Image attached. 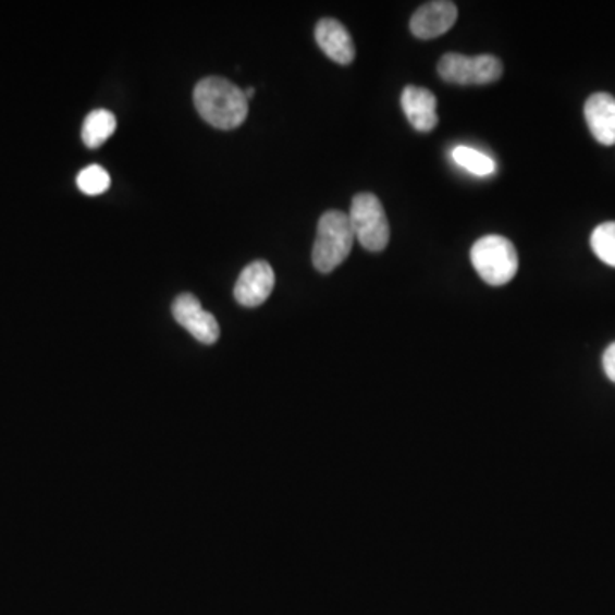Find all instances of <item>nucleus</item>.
I'll return each mask as SVG.
<instances>
[{"instance_id": "obj_1", "label": "nucleus", "mask_w": 615, "mask_h": 615, "mask_svg": "<svg viewBox=\"0 0 615 615\" xmlns=\"http://www.w3.org/2000/svg\"><path fill=\"white\" fill-rule=\"evenodd\" d=\"M194 103L199 115L219 131L239 127L248 115L245 91L224 77H206L195 86Z\"/></svg>"}, {"instance_id": "obj_2", "label": "nucleus", "mask_w": 615, "mask_h": 615, "mask_svg": "<svg viewBox=\"0 0 615 615\" xmlns=\"http://www.w3.org/2000/svg\"><path fill=\"white\" fill-rule=\"evenodd\" d=\"M354 236L349 214L342 211H329L320 218L315 238L313 260L315 269L322 274H329L337 269L353 250Z\"/></svg>"}, {"instance_id": "obj_3", "label": "nucleus", "mask_w": 615, "mask_h": 615, "mask_svg": "<svg viewBox=\"0 0 615 615\" xmlns=\"http://www.w3.org/2000/svg\"><path fill=\"white\" fill-rule=\"evenodd\" d=\"M470 260L477 274L489 286H504L518 272V254L508 238L497 235L484 236L473 243Z\"/></svg>"}, {"instance_id": "obj_4", "label": "nucleus", "mask_w": 615, "mask_h": 615, "mask_svg": "<svg viewBox=\"0 0 615 615\" xmlns=\"http://www.w3.org/2000/svg\"><path fill=\"white\" fill-rule=\"evenodd\" d=\"M350 226L354 236L368 251H383L390 242V224L385 209L373 194H358L350 204Z\"/></svg>"}, {"instance_id": "obj_5", "label": "nucleus", "mask_w": 615, "mask_h": 615, "mask_svg": "<svg viewBox=\"0 0 615 615\" xmlns=\"http://www.w3.org/2000/svg\"><path fill=\"white\" fill-rule=\"evenodd\" d=\"M503 62L494 56H462L446 53L438 62L441 79L458 86H484L496 83L503 76Z\"/></svg>"}, {"instance_id": "obj_6", "label": "nucleus", "mask_w": 615, "mask_h": 615, "mask_svg": "<svg viewBox=\"0 0 615 615\" xmlns=\"http://www.w3.org/2000/svg\"><path fill=\"white\" fill-rule=\"evenodd\" d=\"M171 311H173L176 323L206 346H212L219 341L221 330H219L218 320L214 315L204 310L194 294H180L179 298L173 302Z\"/></svg>"}, {"instance_id": "obj_7", "label": "nucleus", "mask_w": 615, "mask_h": 615, "mask_svg": "<svg viewBox=\"0 0 615 615\" xmlns=\"http://www.w3.org/2000/svg\"><path fill=\"white\" fill-rule=\"evenodd\" d=\"M274 269L266 260H257L246 266L235 286V299L245 308H257L269 299L274 291Z\"/></svg>"}, {"instance_id": "obj_8", "label": "nucleus", "mask_w": 615, "mask_h": 615, "mask_svg": "<svg viewBox=\"0 0 615 615\" xmlns=\"http://www.w3.org/2000/svg\"><path fill=\"white\" fill-rule=\"evenodd\" d=\"M457 5L448 0H434L421 5L410 17V32L419 40H433L455 26Z\"/></svg>"}, {"instance_id": "obj_9", "label": "nucleus", "mask_w": 615, "mask_h": 615, "mask_svg": "<svg viewBox=\"0 0 615 615\" xmlns=\"http://www.w3.org/2000/svg\"><path fill=\"white\" fill-rule=\"evenodd\" d=\"M318 47L322 48L329 59L335 64L349 65L356 59V47L349 32L341 21L325 17L317 24L315 29Z\"/></svg>"}, {"instance_id": "obj_10", "label": "nucleus", "mask_w": 615, "mask_h": 615, "mask_svg": "<svg viewBox=\"0 0 615 615\" xmlns=\"http://www.w3.org/2000/svg\"><path fill=\"white\" fill-rule=\"evenodd\" d=\"M402 110L417 132H431L438 127V100L433 93L417 86H407L401 96Z\"/></svg>"}, {"instance_id": "obj_11", "label": "nucleus", "mask_w": 615, "mask_h": 615, "mask_svg": "<svg viewBox=\"0 0 615 615\" xmlns=\"http://www.w3.org/2000/svg\"><path fill=\"white\" fill-rule=\"evenodd\" d=\"M585 119L593 137L604 146L615 144V98L608 93H595L585 103Z\"/></svg>"}, {"instance_id": "obj_12", "label": "nucleus", "mask_w": 615, "mask_h": 615, "mask_svg": "<svg viewBox=\"0 0 615 615\" xmlns=\"http://www.w3.org/2000/svg\"><path fill=\"white\" fill-rule=\"evenodd\" d=\"M116 128V119L108 110H95L84 120L83 140L86 146L96 149L112 137Z\"/></svg>"}, {"instance_id": "obj_13", "label": "nucleus", "mask_w": 615, "mask_h": 615, "mask_svg": "<svg viewBox=\"0 0 615 615\" xmlns=\"http://www.w3.org/2000/svg\"><path fill=\"white\" fill-rule=\"evenodd\" d=\"M452 158L458 167L469 171L472 175L489 176L496 171L494 159L472 147L457 146L453 149Z\"/></svg>"}, {"instance_id": "obj_14", "label": "nucleus", "mask_w": 615, "mask_h": 615, "mask_svg": "<svg viewBox=\"0 0 615 615\" xmlns=\"http://www.w3.org/2000/svg\"><path fill=\"white\" fill-rule=\"evenodd\" d=\"M590 245H592L593 254H595L602 262L615 267V221L599 224V226L593 230Z\"/></svg>"}, {"instance_id": "obj_15", "label": "nucleus", "mask_w": 615, "mask_h": 615, "mask_svg": "<svg viewBox=\"0 0 615 615\" xmlns=\"http://www.w3.org/2000/svg\"><path fill=\"white\" fill-rule=\"evenodd\" d=\"M110 183L112 179L108 175V171L104 170L100 164H91V167L84 168L77 175V187L83 194L101 195L110 188Z\"/></svg>"}, {"instance_id": "obj_16", "label": "nucleus", "mask_w": 615, "mask_h": 615, "mask_svg": "<svg viewBox=\"0 0 615 615\" xmlns=\"http://www.w3.org/2000/svg\"><path fill=\"white\" fill-rule=\"evenodd\" d=\"M602 362H604V371L605 374H607L608 380L614 381L615 383V342L605 349Z\"/></svg>"}, {"instance_id": "obj_17", "label": "nucleus", "mask_w": 615, "mask_h": 615, "mask_svg": "<svg viewBox=\"0 0 615 615\" xmlns=\"http://www.w3.org/2000/svg\"><path fill=\"white\" fill-rule=\"evenodd\" d=\"M255 95V89L254 88H248L245 91V96H246V100H250L251 96Z\"/></svg>"}]
</instances>
